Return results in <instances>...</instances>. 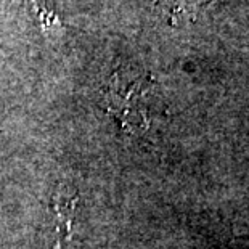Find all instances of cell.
I'll return each instance as SVG.
<instances>
[{
	"label": "cell",
	"instance_id": "1",
	"mask_svg": "<svg viewBox=\"0 0 249 249\" xmlns=\"http://www.w3.org/2000/svg\"><path fill=\"white\" fill-rule=\"evenodd\" d=\"M150 90V81L142 76L114 74L105 95L111 114L119 121L129 134L142 132L148 127L145 98Z\"/></svg>",
	"mask_w": 249,
	"mask_h": 249
},
{
	"label": "cell",
	"instance_id": "2",
	"mask_svg": "<svg viewBox=\"0 0 249 249\" xmlns=\"http://www.w3.org/2000/svg\"><path fill=\"white\" fill-rule=\"evenodd\" d=\"M77 192L70 185L61 183L53 195V227H52V238H53V249H63L71 240L74 229V217L77 209Z\"/></svg>",
	"mask_w": 249,
	"mask_h": 249
},
{
	"label": "cell",
	"instance_id": "3",
	"mask_svg": "<svg viewBox=\"0 0 249 249\" xmlns=\"http://www.w3.org/2000/svg\"><path fill=\"white\" fill-rule=\"evenodd\" d=\"M172 2H182L180 7H188V5H198V3H203L206 0H172Z\"/></svg>",
	"mask_w": 249,
	"mask_h": 249
}]
</instances>
